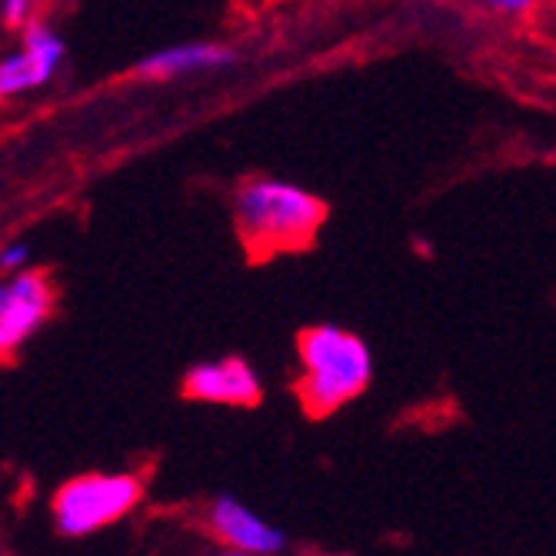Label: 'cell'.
Masks as SVG:
<instances>
[{"label": "cell", "instance_id": "5b68a950", "mask_svg": "<svg viewBox=\"0 0 556 556\" xmlns=\"http://www.w3.org/2000/svg\"><path fill=\"white\" fill-rule=\"evenodd\" d=\"M64 61H67V40L54 24L37 17L21 30L17 50L0 58V100H14L50 84L61 74Z\"/></svg>", "mask_w": 556, "mask_h": 556}, {"label": "cell", "instance_id": "8992f818", "mask_svg": "<svg viewBox=\"0 0 556 556\" xmlns=\"http://www.w3.org/2000/svg\"><path fill=\"white\" fill-rule=\"evenodd\" d=\"M200 527H204V533L220 549H233V553H247V556H283L287 553V533L230 493L214 496L207 503L204 514H200Z\"/></svg>", "mask_w": 556, "mask_h": 556}, {"label": "cell", "instance_id": "8fae6325", "mask_svg": "<svg viewBox=\"0 0 556 556\" xmlns=\"http://www.w3.org/2000/svg\"><path fill=\"white\" fill-rule=\"evenodd\" d=\"M483 11H490L496 17H514V14H530L533 4L530 0H490V4H483Z\"/></svg>", "mask_w": 556, "mask_h": 556}, {"label": "cell", "instance_id": "52a82bcc", "mask_svg": "<svg viewBox=\"0 0 556 556\" xmlns=\"http://www.w3.org/2000/svg\"><path fill=\"white\" fill-rule=\"evenodd\" d=\"M184 396L211 407H257L264 396L261 374L243 357L200 361L184 377Z\"/></svg>", "mask_w": 556, "mask_h": 556}, {"label": "cell", "instance_id": "4fadbf2b", "mask_svg": "<svg viewBox=\"0 0 556 556\" xmlns=\"http://www.w3.org/2000/svg\"><path fill=\"white\" fill-rule=\"evenodd\" d=\"M0 556H11V549H8V536H4V530H0Z\"/></svg>", "mask_w": 556, "mask_h": 556}, {"label": "cell", "instance_id": "7a4b0ae2", "mask_svg": "<svg viewBox=\"0 0 556 556\" xmlns=\"http://www.w3.org/2000/svg\"><path fill=\"white\" fill-rule=\"evenodd\" d=\"M296 400L314 420L361 400L374 380V353L361 333L317 324L296 337Z\"/></svg>", "mask_w": 556, "mask_h": 556}, {"label": "cell", "instance_id": "5bb4252c", "mask_svg": "<svg viewBox=\"0 0 556 556\" xmlns=\"http://www.w3.org/2000/svg\"><path fill=\"white\" fill-rule=\"evenodd\" d=\"M303 556H346V553H303Z\"/></svg>", "mask_w": 556, "mask_h": 556}, {"label": "cell", "instance_id": "9c48e42d", "mask_svg": "<svg viewBox=\"0 0 556 556\" xmlns=\"http://www.w3.org/2000/svg\"><path fill=\"white\" fill-rule=\"evenodd\" d=\"M30 257H34V247L27 240H11L0 247V274L4 277H17L30 270Z\"/></svg>", "mask_w": 556, "mask_h": 556}, {"label": "cell", "instance_id": "277c9868", "mask_svg": "<svg viewBox=\"0 0 556 556\" xmlns=\"http://www.w3.org/2000/svg\"><path fill=\"white\" fill-rule=\"evenodd\" d=\"M58 290L43 270L0 277V364L27 346L30 337L50 320Z\"/></svg>", "mask_w": 556, "mask_h": 556}, {"label": "cell", "instance_id": "30bf717a", "mask_svg": "<svg viewBox=\"0 0 556 556\" xmlns=\"http://www.w3.org/2000/svg\"><path fill=\"white\" fill-rule=\"evenodd\" d=\"M0 21L14 30H24L27 24L37 21V8L27 4V0H4V4H0Z\"/></svg>", "mask_w": 556, "mask_h": 556}, {"label": "cell", "instance_id": "7c38bea8", "mask_svg": "<svg viewBox=\"0 0 556 556\" xmlns=\"http://www.w3.org/2000/svg\"><path fill=\"white\" fill-rule=\"evenodd\" d=\"M200 556H247V553H233V549H220V546H211V549H204Z\"/></svg>", "mask_w": 556, "mask_h": 556}, {"label": "cell", "instance_id": "3957f363", "mask_svg": "<svg viewBox=\"0 0 556 556\" xmlns=\"http://www.w3.org/2000/svg\"><path fill=\"white\" fill-rule=\"evenodd\" d=\"M143 500V480L130 470H93L54 490L47 510L61 536L80 540L127 520Z\"/></svg>", "mask_w": 556, "mask_h": 556}, {"label": "cell", "instance_id": "ba28073f", "mask_svg": "<svg viewBox=\"0 0 556 556\" xmlns=\"http://www.w3.org/2000/svg\"><path fill=\"white\" fill-rule=\"evenodd\" d=\"M237 64V50L224 40H184L161 47L134 64L137 80H177L200 71H220Z\"/></svg>", "mask_w": 556, "mask_h": 556}, {"label": "cell", "instance_id": "6da1fadb", "mask_svg": "<svg viewBox=\"0 0 556 556\" xmlns=\"http://www.w3.org/2000/svg\"><path fill=\"white\" fill-rule=\"evenodd\" d=\"M327 220V204L307 187L280 177H247L233 190V224L250 257L307 250Z\"/></svg>", "mask_w": 556, "mask_h": 556}]
</instances>
